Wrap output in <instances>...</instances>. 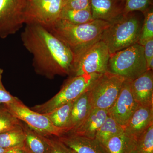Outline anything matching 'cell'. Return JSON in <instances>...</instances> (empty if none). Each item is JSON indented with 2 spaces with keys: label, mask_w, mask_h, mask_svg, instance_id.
Masks as SVG:
<instances>
[{
  "label": "cell",
  "mask_w": 153,
  "mask_h": 153,
  "mask_svg": "<svg viewBox=\"0 0 153 153\" xmlns=\"http://www.w3.org/2000/svg\"><path fill=\"white\" fill-rule=\"evenodd\" d=\"M7 150V149H4L0 146V153H5Z\"/></svg>",
  "instance_id": "cell-34"
},
{
  "label": "cell",
  "mask_w": 153,
  "mask_h": 153,
  "mask_svg": "<svg viewBox=\"0 0 153 153\" xmlns=\"http://www.w3.org/2000/svg\"><path fill=\"white\" fill-rule=\"evenodd\" d=\"M124 0H91L94 20L112 23L123 15Z\"/></svg>",
  "instance_id": "cell-12"
},
{
  "label": "cell",
  "mask_w": 153,
  "mask_h": 153,
  "mask_svg": "<svg viewBox=\"0 0 153 153\" xmlns=\"http://www.w3.org/2000/svg\"><path fill=\"white\" fill-rule=\"evenodd\" d=\"M110 55L106 44L101 40L98 41L75 60L70 76L105 73Z\"/></svg>",
  "instance_id": "cell-8"
},
{
  "label": "cell",
  "mask_w": 153,
  "mask_h": 153,
  "mask_svg": "<svg viewBox=\"0 0 153 153\" xmlns=\"http://www.w3.org/2000/svg\"><path fill=\"white\" fill-rule=\"evenodd\" d=\"M133 95L140 105H153V73L148 70L132 80Z\"/></svg>",
  "instance_id": "cell-14"
},
{
  "label": "cell",
  "mask_w": 153,
  "mask_h": 153,
  "mask_svg": "<svg viewBox=\"0 0 153 153\" xmlns=\"http://www.w3.org/2000/svg\"><path fill=\"white\" fill-rule=\"evenodd\" d=\"M143 47L137 43L111 54L107 71L133 80L147 71Z\"/></svg>",
  "instance_id": "cell-4"
},
{
  "label": "cell",
  "mask_w": 153,
  "mask_h": 153,
  "mask_svg": "<svg viewBox=\"0 0 153 153\" xmlns=\"http://www.w3.org/2000/svg\"><path fill=\"white\" fill-rule=\"evenodd\" d=\"M22 124L0 134V146L6 149L25 148V134Z\"/></svg>",
  "instance_id": "cell-20"
},
{
  "label": "cell",
  "mask_w": 153,
  "mask_h": 153,
  "mask_svg": "<svg viewBox=\"0 0 153 153\" xmlns=\"http://www.w3.org/2000/svg\"><path fill=\"white\" fill-rule=\"evenodd\" d=\"M141 28L136 15L133 13L123 15L110 23L102 34L100 40L106 44L111 55L138 43Z\"/></svg>",
  "instance_id": "cell-3"
},
{
  "label": "cell",
  "mask_w": 153,
  "mask_h": 153,
  "mask_svg": "<svg viewBox=\"0 0 153 153\" xmlns=\"http://www.w3.org/2000/svg\"><path fill=\"white\" fill-rule=\"evenodd\" d=\"M124 131V127L117 123L112 117L108 115L99 128L95 138L100 144L102 145L111 138L122 133Z\"/></svg>",
  "instance_id": "cell-22"
},
{
  "label": "cell",
  "mask_w": 153,
  "mask_h": 153,
  "mask_svg": "<svg viewBox=\"0 0 153 153\" xmlns=\"http://www.w3.org/2000/svg\"><path fill=\"white\" fill-rule=\"evenodd\" d=\"M70 151H71V153H76L75 152H74V151H72V150L70 149Z\"/></svg>",
  "instance_id": "cell-35"
},
{
  "label": "cell",
  "mask_w": 153,
  "mask_h": 153,
  "mask_svg": "<svg viewBox=\"0 0 153 153\" xmlns=\"http://www.w3.org/2000/svg\"><path fill=\"white\" fill-rule=\"evenodd\" d=\"M4 70L0 68V104H7L16 100L17 97L11 95L3 85L2 79Z\"/></svg>",
  "instance_id": "cell-29"
},
{
  "label": "cell",
  "mask_w": 153,
  "mask_h": 153,
  "mask_svg": "<svg viewBox=\"0 0 153 153\" xmlns=\"http://www.w3.org/2000/svg\"><path fill=\"white\" fill-rule=\"evenodd\" d=\"M153 124V105H140L124 127V132L137 140Z\"/></svg>",
  "instance_id": "cell-13"
},
{
  "label": "cell",
  "mask_w": 153,
  "mask_h": 153,
  "mask_svg": "<svg viewBox=\"0 0 153 153\" xmlns=\"http://www.w3.org/2000/svg\"><path fill=\"white\" fill-rule=\"evenodd\" d=\"M110 23L94 20L82 25H74L60 19L47 29L69 48L74 61L95 43L100 41L102 34Z\"/></svg>",
  "instance_id": "cell-2"
},
{
  "label": "cell",
  "mask_w": 153,
  "mask_h": 153,
  "mask_svg": "<svg viewBox=\"0 0 153 153\" xmlns=\"http://www.w3.org/2000/svg\"><path fill=\"white\" fill-rule=\"evenodd\" d=\"M101 74H93L70 76L60 91L49 100L31 108L45 114L68 102L74 101L88 91Z\"/></svg>",
  "instance_id": "cell-5"
},
{
  "label": "cell",
  "mask_w": 153,
  "mask_h": 153,
  "mask_svg": "<svg viewBox=\"0 0 153 153\" xmlns=\"http://www.w3.org/2000/svg\"><path fill=\"white\" fill-rule=\"evenodd\" d=\"M22 123L4 105H0V134L15 128Z\"/></svg>",
  "instance_id": "cell-25"
},
{
  "label": "cell",
  "mask_w": 153,
  "mask_h": 153,
  "mask_svg": "<svg viewBox=\"0 0 153 153\" xmlns=\"http://www.w3.org/2000/svg\"><path fill=\"white\" fill-rule=\"evenodd\" d=\"M131 81L129 79L124 80L117 99L112 106L108 111V115L124 128L140 106L132 93Z\"/></svg>",
  "instance_id": "cell-11"
},
{
  "label": "cell",
  "mask_w": 153,
  "mask_h": 153,
  "mask_svg": "<svg viewBox=\"0 0 153 153\" xmlns=\"http://www.w3.org/2000/svg\"><path fill=\"white\" fill-rule=\"evenodd\" d=\"M57 138L76 153H105L101 145L95 138L70 134H64Z\"/></svg>",
  "instance_id": "cell-16"
},
{
  "label": "cell",
  "mask_w": 153,
  "mask_h": 153,
  "mask_svg": "<svg viewBox=\"0 0 153 153\" xmlns=\"http://www.w3.org/2000/svg\"><path fill=\"white\" fill-rule=\"evenodd\" d=\"M5 153H30L25 148H17L7 150Z\"/></svg>",
  "instance_id": "cell-32"
},
{
  "label": "cell",
  "mask_w": 153,
  "mask_h": 153,
  "mask_svg": "<svg viewBox=\"0 0 153 153\" xmlns=\"http://www.w3.org/2000/svg\"><path fill=\"white\" fill-rule=\"evenodd\" d=\"M92 109L88 91L73 102L69 123L64 134L79 126L90 114Z\"/></svg>",
  "instance_id": "cell-17"
},
{
  "label": "cell",
  "mask_w": 153,
  "mask_h": 153,
  "mask_svg": "<svg viewBox=\"0 0 153 153\" xmlns=\"http://www.w3.org/2000/svg\"><path fill=\"white\" fill-rule=\"evenodd\" d=\"M152 0H124L123 15H127L135 11L143 13L152 7Z\"/></svg>",
  "instance_id": "cell-27"
},
{
  "label": "cell",
  "mask_w": 153,
  "mask_h": 153,
  "mask_svg": "<svg viewBox=\"0 0 153 153\" xmlns=\"http://www.w3.org/2000/svg\"><path fill=\"white\" fill-rule=\"evenodd\" d=\"M60 19L74 25H82L93 21L91 10L63 9Z\"/></svg>",
  "instance_id": "cell-23"
},
{
  "label": "cell",
  "mask_w": 153,
  "mask_h": 153,
  "mask_svg": "<svg viewBox=\"0 0 153 153\" xmlns=\"http://www.w3.org/2000/svg\"><path fill=\"white\" fill-rule=\"evenodd\" d=\"M144 20L142 26L138 44L143 46L150 39L153 38V10L151 7L144 12Z\"/></svg>",
  "instance_id": "cell-24"
},
{
  "label": "cell",
  "mask_w": 153,
  "mask_h": 153,
  "mask_svg": "<svg viewBox=\"0 0 153 153\" xmlns=\"http://www.w3.org/2000/svg\"><path fill=\"white\" fill-rule=\"evenodd\" d=\"M27 0H0V38L16 34L26 23Z\"/></svg>",
  "instance_id": "cell-10"
},
{
  "label": "cell",
  "mask_w": 153,
  "mask_h": 153,
  "mask_svg": "<svg viewBox=\"0 0 153 153\" xmlns=\"http://www.w3.org/2000/svg\"><path fill=\"white\" fill-rule=\"evenodd\" d=\"M136 143L137 140L124 131L111 138L101 146L105 153H129Z\"/></svg>",
  "instance_id": "cell-19"
},
{
  "label": "cell",
  "mask_w": 153,
  "mask_h": 153,
  "mask_svg": "<svg viewBox=\"0 0 153 153\" xmlns=\"http://www.w3.org/2000/svg\"><path fill=\"white\" fill-rule=\"evenodd\" d=\"M64 0H27L25 24L35 23L48 29L60 19Z\"/></svg>",
  "instance_id": "cell-9"
},
{
  "label": "cell",
  "mask_w": 153,
  "mask_h": 153,
  "mask_svg": "<svg viewBox=\"0 0 153 153\" xmlns=\"http://www.w3.org/2000/svg\"><path fill=\"white\" fill-rule=\"evenodd\" d=\"M26 25L21 39L33 55L36 73L49 79L56 75L71 76L74 64L71 49L43 26L35 23Z\"/></svg>",
  "instance_id": "cell-1"
},
{
  "label": "cell",
  "mask_w": 153,
  "mask_h": 153,
  "mask_svg": "<svg viewBox=\"0 0 153 153\" xmlns=\"http://www.w3.org/2000/svg\"><path fill=\"white\" fill-rule=\"evenodd\" d=\"M144 53L147 64L153 59V38L148 40L143 46Z\"/></svg>",
  "instance_id": "cell-31"
},
{
  "label": "cell",
  "mask_w": 153,
  "mask_h": 153,
  "mask_svg": "<svg viewBox=\"0 0 153 153\" xmlns=\"http://www.w3.org/2000/svg\"><path fill=\"white\" fill-rule=\"evenodd\" d=\"M108 116V111L93 108L90 114L79 126L72 131L65 134L76 135L95 139L99 128Z\"/></svg>",
  "instance_id": "cell-15"
},
{
  "label": "cell",
  "mask_w": 153,
  "mask_h": 153,
  "mask_svg": "<svg viewBox=\"0 0 153 153\" xmlns=\"http://www.w3.org/2000/svg\"><path fill=\"white\" fill-rule=\"evenodd\" d=\"M4 105L15 117L44 136L59 137L64 134V130L53 125L46 115L29 108L19 98Z\"/></svg>",
  "instance_id": "cell-7"
},
{
  "label": "cell",
  "mask_w": 153,
  "mask_h": 153,
  "mask_svg": "<svg viewBox=\"0 0 153 153\" xmlns=\"http://www.w3.org/2000/svg\"><path fill=\"white\" fill-rule=\"evenodd\" d=\"M25 132V148L30 153H49L50 139L36 132L25 123H22Z\"/></svg>",
  "instance_id": "cell-18"
},
{
  "label": "cell",
  "mask_w": 153,
  "mask_h": 153,
  "mask_svg": "<svg viewBox=\"0 0 153 153\" xmlns=\"http://www.w3.org/2000/svg\"><path fill=\"white\" fill-rule=\"evenodd\" d=\"M73 102H68L51 112L44 114L55 126L63 130L64 134L69 123Z\"/></svg>",
  "instance_id": "cell-21"
},
{
  "label": "cell",
  "mask_w": 153,
  "mask_h": 153,
  "mask_svg": "<svg viewBox=\"0 0 153 153\" xmlns=\"http://www.w3.org/2000/svg\"><path fill=\"white\" fill-rule=\"evenodd\" d=\"M136 147L140 153H153V124L137 140Z\"/></svg>",
  "instance_id": "cell-26"
},
{
  "label": "cell",
  "mask_w": 153,
  "mask_h": 153,
  "mask_svg": "<svg viewBox=\"0 0 153 153\" xmlns=\"http://www.w3.org/2000/svg\"><path fill=\"white\" fill-rule=\"evenodd\" d=\"M49 153H71L70 149L58 139L57 137L50 138Z\"/></svg>",
  "instance_id": "cell-30"
},
{
  "label": "cell",
  "mask_w": 153,
  "mask_h": 153,
  "mask_svg": "<svg viewBox=\"0 0 153 153\" xmlns=\"http://www.w3.org/2000/svg\"><path fill=\"white\" fill-rule=\"evenodd\" d=\"M125 79L108 71L101 74L88 90L92 108L108 111L117 99Z\"/></svg>",
  "instance_id": "cell-6"
},
{
  "label": "cell",
  "mask_w": 153,
  "mask_h": 153,
  "mask_svg": "<svg viewBox=\"0 0 153 153\" xmlns=\"http://www.w3.org/2000/svg\"><path fill=\"white\" fill-rule=\"evenodd\" d=\"M129 153H140L137 149L136 145L132 149V150Z\"/></svg>",
  "instance_id": "cell-33"
},
{
  "label": "cell",
  "mask_w": 153,
  "mask_h": 153,
  "mask_svg": "<svg viewBox=\"0 0 153 153\" xmlns=\"http://www.w3.org/2000/svg\"><path fill=\"white\" fill-rule=\"evenodd\" d=\"M63 9L91 10V0H64Z\"/></svg>",
  "instance_id": "cell-28"
}]
</instances>
